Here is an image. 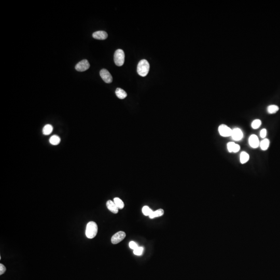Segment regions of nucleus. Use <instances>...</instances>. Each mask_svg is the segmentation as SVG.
I'll use <instances>...</instances> for the list:
<instances>
[{"label":"nucleus","mask_w":280,"mask_h":280,"mask_svg":"<svg viewBox=\"0 0 280 280\" xmlns=\"http://www.w3.org/2000/svg\"><path fill=\"white\" fill-rule=\"evenodd\" d=\"M249 159V155L246 152H242L240 154V160L241 163L242 164L247 162Z\"/></svg>","instance_id":"4468645a"},{"label":"nucleus","mask_w":280,"mask_h":280,"mask_svg":"<svg viewBox=\"0 0 280 280\" xmlns=\"http://www.w3.org/2000/svg\"><path fill=\"white\" fill-rule=\"evenodd\" d=\"M236 143L234 142H229L227 144V149L228 150L229 153H232L234 151V147L236 145Z\"/></svg>","instance_id":"5701e85b"},{"label":"nucleus","mask_w":280,"mask_h":280,"mask_svg":"<svg viewBox=\"0 0 280 280\" xmlns=\"http://www.w3.org/2000/svg\"><path fill=\"white\" fill-rule=\"evenodd\" d=\"M261 121L259 119H255L252 123L251 126L252 128L254 129H257L259 128V127L261 126Z\"/></svg>","instance_id":"aec40b11"},{"label":"nucleus","mask_w":280,"mask_h":280,"mask_svg":"<svg viewBox=\"0 0 280 280\" xmlns=\"http://www.w3.org/2000/svg\"><path fill=\"white\" fill-rule=\"evenodd\" d=\"M116 95L117 96V97L120 99H124L125 98H126L127 96V94L125 91V90H123L122 89L120 88H118L116 89V91H115Z\"/></svg>","instance_id":"f8f14e48"},{"label":"nucleus","mask_w":280,"mask_h":280,"mask_svg":"<svg viewBox=\"0 0 280 280\" xmlns=\"http://www.w3.org/2000/svg\"><path fill=\"white\" fill-rule=\"evenodd\" d=\"M259 145H260L261 150H266L268 148L269 145H270V141L268 139H265L264 140L261 141Z\"/></svg>","instance_id":"2eb2a0df"},{"label":"nucleus","mask_w":280,"mask_h":280,"mask_svg":"<svg viewBox=\"0 0 280 280\" xmlns=\"http://www.w3.org/2000/svg\"><path fill=\"white\" fill-rule=\"evenodd\" d=\"M231 136L233 140L238 141L242 139L243 136V134L240 129L236 128L232 130V134Z\"/></svg>","instance_id":"6e6552de"},{"label":"nucleus","mask_w":280,"mask_h":280,"mask_svg":"<svg viewBox=\"0 0 280 280\" xmlns=\"http://www.w3.org/2000/svg\"><path fill=\"white\" fill-rule=\"evenodd\" d=\"M92 37L94 38L99 40H104L108 38V33L106 31H96L93 33Z\"/></svg>","instance_id":"9d476101"},{"label":"nucleus","mask_w":280,"mask_h":280,"mask_svg":"<svg viewBox=\"0 0 280 280\" xmlns=\"http://www.w3.org/2000/svg\"><path fill=\"white\" fill-rule=\"evenodd\" d=\"M249 145L251 146V147L254 148L258 147L260 144L258 138L255 134H252L249 136Z\"/></svg>","instance_id":"1a4fd4ad"},{"label":"nucleus","mask_w":280,"mask_h":280,"mask_svg":"<svg viewBox=\"0 0 280 280\" xmlns=\"http://www.w3.org/2000/svg\"><path fill=\"white\" fill-rule=\"evenodd\" d=\"M152 212L153 211L148 206H144L142 208V213L145 216H149Z\"/></svg>","instance_id":"412c9836"},{"label":"nucleus","mask_w":280,"mask_h":280,"mask_svg":"<svg viewBox=\"0 0 280 280\" xmlns=\"http://www.w3.org/2000/svg\"><path fill=\"white\" fill-rule=\"evenodd\" d=\"M219 131L221 136L227 137L231 136L232 130L226 125H221L219 126Z\"/></svg>","instance_id":"423d86ee"},{"label":"nucleus","mask_w":280,"mask_h":280,"mask_svg":"<svg viewBox=\"0 0 280 280\" xmlns=\"http://www.w3.org/2000/svg\"><path fill=\"white\" fill-rule=\"evenodd\" d=\"M60 141H61V139L60 138L59 136H56V135L51 136V138L49 139V142L50 144L54 145H58L59 144Z\"/></svg>","instance_id":"f3484780"},{"label":"nucleus","mask_w":280,"mask_h":280,"mask_svg":"<svg viewBox=\"0 0 280 280\" xmlns=\"http://www.w3.org/2000/svg\"><path fill=\"white\" fill-rule=\"evenodd\" d=\"M126 234L125 232L121 231L116 233L112 237L111 242L113 244H116L123 241L126 237Z\"/></svg>","instance_id":"39448f33"},{"label":"nucleus","mask_w":280,"mask_h":280,"mask_svg":"<svg viewBox=\"0 0 280 280\" xmlns=\"http://www.w3.org/2000/svg\"><path fill=\"white\" fill-rule=\"evenodd\" d=\"M125 53L122 49H119L116 50L114 54V62L116 65L121 67L124 64L125 62Z\"/></svg>","instance_id":"7ed1b4c3"},{"label":"nucleus","mask_w":280,"mask_h":280,"mask_svg":"<svg viewBox=\"0 0 280 280\" xmlns=\"http://www.w3.org/2000/svg\"><path fill=\"white\" fill-rule=\"evenodd\" d=\"M98 225L94 222H90L87 225L86 236L89 239H93L98 233Z\"/></svg>","instance_id":"f257e3e1"},{"label":"nucleus","mask_w":280,"mask_h":280,"mask_svg":"<svg viewBox=\"0 0 280 280\" xmlns=\"http://www.w3.org/2000/svg\"><path fill=\"white\" fill-rule=\"evenodd\" d=\"M6 267L4 266V265H3L2 264H0V275H2L3 274H4L5 272L6 271Z\"/></svg>","instance_id":"a878e982"},{"label":"nucleus","mask_w":280,"mask_h":280,"mask_svg":"<svg viewBox=\"0 0 280 280\" xmlns=\"http://www.w3.org/2000/svg\"><path fill=\"white\" fill-rule=\"evenodd\" d=\"M279 108L278 106L276 105H271L268 106L267 108V112L269 114H274L278 111Z\"/></svg>","instance_id":"6ab92c4d"},{"label":"nucleus","mask_w":280,"mask_h":280,"mask_svg":"<svg viewBox=\"0 0 280 280\" xmlns=\"http://www.w3.org/2000/svg\"><path fill=\"white\" fill-rule=\"evenodd\" d=\"M240 150V146L238 145V144H236L235 145V147L234 148V151L233 152L234 153H237V152H239V150Z\"/></svg>","instance_id":"bb28decb"},{"label":"nucleus","mask_w":280,"mask_h":280,"mask_svg":"<svg viewBox=\"0 0 280 280\" xmlns=\"http://www.w3.org/2000/svg\"><path fill=\"white\" fill-rule=\"evenodd\" d=\"M114 202L117 206V207L118 208V209H123L124 207L125 204H124V202L119 198H115L114 199Z\"/></svg>","instance_id":"a211bd4d"},{"label":"nucleus","mask_w":280,"mask_h":280,"mask_svg":"<svg viewBox=\"0 0 280 280\" xmlns=\"http://www.w3.org/2000/svg\"><path fill=\"white\" fill-rule=\"evenodd\" d=\"M267 135V130L266 129H263L260 133V136L261 138H265Z\"/></svg>","instance_id":"393cba45"},{"label":"nucleus","mask_w":280,"mask_h":280,"mask_svg":"<svg viewBox=\"0 0 280 280\" xmlns=\"http://www.w3.org/2000/svg\"><path fill=\"white\" fill-rule=\"evenodd\" d=\"M143 251H144V249L143 247H139V246L138 248H136V249L133 250V253H134L135 255L140 256L143 254Z\"/></svg>","instance_id":"4be33fe9"},{"label":"nucleus","mask_w":280,"mask_h":280,"mask_svg":"<svg viewBox=\"0 0 280 280\" xmlns=\"http://www.w3.org/2000/svg\"><path fill=\"white\" fill-rule=\"evenodd\" d=\"M106 206L108 209L112 213L117 214L118 212V208L117 207L115 203L112 200H108L106 202Z\"/></svg>","instance_id":"9b49d317"},{"label":"nucleus","mask_w":280,"mask_h":280,"mask_svg":"<svg viewBox=\"0 0 280 280\" xmlns=\"http://www.w3.org/2000/svg\"><path fill=\"white\" fill-rule=\"evenodd\" d=\"M53 130V127L52 125L48 124L45 126L43 129V133L45 136H48L52 133Z\"/></svg>","instance_id":"dca6fc26"},{"label":"nucleus","mask_w":280,"mask_h":280,"mask_svg":"<svg viewBox=\"0 0 280 280\" xmlns=\"http://www.w3.org/2000/svg\"><path fill=\"white\" fill-rule=\"evenodd\" d=\"M90 67V64L87 60L84 59L79 62L75 65V69L79 72H84L88 69Z\"/></svg>","instance_id":"20e7f679"},{"label":"nucleus","mask_w":280,"mask_h":280,"mask_svg":"<svg viewBox=\"0 0 280 280\" xmlns=\"http://www.w3.org/2000/svg\"><path fill=\"white\" fill-rule=\"evenodd\" d=\"M100 76L106 83H111L113 81V77L109 72L106 69H102L100 72Z\"/></svg>","instance_id":"0eeeda50"},{"label":"nucleus","mask_w":280,"mask_h":280,"mask_svg":"<svg viewBox=\"0 0 280 280\" xmlns=\"http://www.w3.org/2000/svg\"><path fill=\"white\" fill-rule=\"evenodd\" d=\"M129 247H130L131 249L134 250V249H136V248H138L139 246L137 244V243L134 242V241H131V242H130V243H129Z\"/></svg>","instance_id":"b1692460"},{"label":"nucleus","mask_w":280,"mask_h":280,"mask_svg":"<svg viewBox=\"0 0 280 280\" xmlns=\"http://www.w3.org/2000/svg\"><path fill=\"white\" fill-rule=\"evenodd\" d=\"M164 214V211L163 209H159L156 211H153L151 214L149 216L150 219H153L155 217L161 216Z\"/></svg>","instance_id":"ddd939ff"},{"label":"nucleus","mask_w":280,"mask_h":280,"mask_svg":"<svg viewBox=\"0 0 280 280\" xmlns=\"http://www.w3.org/2000/svg\"><path fill=\"white\" fill-rule=\"evenodd\" d=\"M150 64L146 60L143 59L139 62L137 72L142 77L146 76L150 70Z\"/></svg>","instance_id":"f03ea898"}]
</instances>
